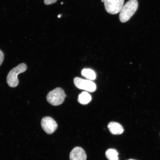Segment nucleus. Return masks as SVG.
I'll use <instances>...</instances> for the list:
<instances>
[{"label": "nucleus", "instance_id": "1", "mask_svg": "<svg viewBox=\"0 0 160 160\" xmlns=\"http://www.w3.org/2000/svg\"><path fill=\"white\" fill-rule=\"evenodd\" d=\"M138 7L137 0H129L123 6L120 11L119 19L122 23L129 21L134 14Z\"/></svg>", "mask_w": 160, "mask_h": 160}, {"label": "nucleus", "instance_id": "4", "mask_svg": "<svg viewBox=\"0 0 160 160\" xmlns=\"http://www.w3.org/2000/svg\"><path fill=\"white\" fill-rule=\"evenodd\" d=\"M105 9L108 13L115 15L121 11L124 0H103Z\"/></svg>", "mask_w": 160, "mask_h": 160}, {"label": "nucleus", "instance_id": "9", "mask_svg": "<svg viewBox=\"0 0 160 160\" xmlns=\"http://www.w3.org/2000/svg\"><path fill=\"white\" fill-rule=\"evenodd\" d=\"M91 99V96L88 93L83 92L79 95L78 101L81 104L86 105L90 102Z\"/></svg>", "mask_w": 160, "mask_h": 160}, {"label": "nucleus", "instance_id": "5", "mask_svg": "<svg viewBox=\"0 0 160 160\" xmlns=\"http://www.w3.org/2000/svg\"><path fill=\"white\" fill-rule=\"evenodd\" d=\"M74 83L78 88L85 90L89 92H95L97 89V86L93 82L89 80H85L78 77L74 79Z\"/></svg>", "mask_w": 160, "mask_h": 160}, {"label": "nucleus", "instance_id": "12", "mask_svg": "<svg viewBox=\"0 0 160 160\" xmlns=\"http://www.w3.org/2000/svg\"><path fill=\"white\" fill-rule=\"evenodd\" d=\"M57 0H44V2L46 5H49L52 4L56 2Z\"/></svg>", "mask_w": 160, "mask_h": 160}, {"label": "nucleus", "instance_id": "16", "mask_svg": "<svg viewBox=\"0 0 160 160\" xmlns=\"http://www.w3.org/2000/svg\"><path fill=\"white\" fill-rule=\"evenodd\" d=\"M101 1L102 2H104L103 0H102Z\"/></svg>", "mask_w": 160, "mask_h": 160}, {"label": "nucleus", "instance_id": "14", "mask_svg": "<svg viewBox=\"0 0 160 160\" xmlns=\"http://www.w3.org/2000/svg\"><path fill=\"white\" fill-rule=\"evenodd\" d=\"M61 17V15H59L58 16V18H60Z\"/></svg>", "mask_w": 160, "mask_h": 160}, {"label": "nucleus", "instance_id": "13", "mask_svg": "<svg viewBox=\"0 0 160 160\" xmlns=\"http://www.w3.org/2000/svg\"><path fill=\"white\" fill-rule=\"evenodd\" d=\"M4 59V54L0 50V66L2 63Z\"/></svg>", "mask_w": 160, "mask_h": 160}, {"label": "nucleus", "instance_id": "10", "mask_svg": "<svg viewBox=\"0 0 160 160\" xmlns=\"http://www.w3.org/2000/svg\"><path fill=\"white\" fill-rule=\"evenodd\" d=\"M81 74L88 79L93 80L96 79V75L93 70L89 69H84L82 70Z\"/></svg>", "mask_w": 160, "mask_h": 160}, {"label": "nucleus", "instance_id": "17", "mask_svg": "<svg viewBox=\"0 0 160 160\" xmlns=\"http://www.w3.org/2000/svg\"><path fill=\"white\" fill-rule=\"evenodd\" d=\"M134 160V159H129V160Z\"/></svg>", "mask_w": 160, "mask_h": 160}, {"label": "nucleus", "instance_id": "15", "mask_svg": "<svg viewBox=\"0 0 160 160\" xmlns=\"http://www.w3.org/2000/svg\"><path fill=\"white\" fill-rule=\"evenodd\" d=\"M61 5H63V2H61Z\"/></svg>", "mask_w": 160, "mask_h": 160}, {"label": "nucleus", "instance_id": "6", "mask_svg": "<svg viewBox=\"0 0 160 160\" xmlns=\"http://www.w3.org/2000/svg\"><path fill=\"white\" fill-rule=\"evenodd\" d=\"M42 128L46 133L52 134L57 129L58 125L52 118L47 117L43 118L41 122Z\"/></svg>", "mask_w": 160, "mask_h": 160}, {"label": "nucleus", "instance_id": "8", "mask_svg": "<svg viewBox=\"0 0 160 160\" xmlns=\"http://www.w3.org/2000/svg\"><path fill=\"white\" fill-rule=\"evenodd\" d=\"M108 128L112 134H121L124 131L123 128L120 124L116 122H112L108 126Z\"/></svg>", "mask_w": 160, "mask_h": 160}, {"label": "nucleus", "instance_id": "2", "mask_svg": "<svg viewBox=\"0 0 160 160\" xmlns=\"http://www.w3.org/2000/svg\"><path fill=\"white\" fill-rule=\"evenodd\" d=\"M27 69V65L25 63H22L13 68L9 72L7 76V81L10 87L15 88L18 85L19 81L18 78V75L25 72Z\"/></svg>", "mask_w": 160, "mask_h": 160}, {"label": "nucleus", "instance_id": "3", "mask_svg": "<svg viewBox=\"0 0 160 160\" xmlns=\"http://www.w3.org/2000/svg\"><path fill=\"white\" fill-rule=\"evenodd\" d=\"M66 97L63 90L61 88H57L48 93L47 99L51 105L58 106L63 102Z\"/></svg>", "mask_w": 160, "mask_h": 160}, {"label": "nucleus", "instance_id": "7", "mask_svg": "<svg viewBox=\"0 0 160 160\" xmlns=\"http://www.w3.org/2000/svg\"><path fill=\"white\" fill-rule=\"evenodd\" d=\"M87 156L83 149L80 147H76L70 153V160H86Z\"/></svg>", "mask_w": 160, "mask_h": 160}, {"label": "nucleus", "instance_id": "11", "mask_svg": "<svg viewBox=\"0 0 160 160\" xmlns=\"http://www.w3.org/2000/svg\"><path fill=\"white\" fill-rule=\"evenodd\" d=\"M105 155L109 160H119V153L115 149H108L106 152Z\"/></svg>", "mask_w": 160, "mask_h": 160}]
</instances>
